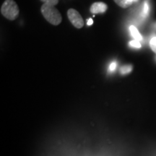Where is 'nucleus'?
Masks as SVG:
<instances>
[{"label": "nucleus", "mask_w": 156, "mask_h": 156, "mask_svg": "<svg viewBox=\"0 0 156 156\" xmlns=\"http://www.w3.org/2000/svg\"><path fill=\"white\" fill-rule=\"evenodd\" d=\"M43 16L51 25H58L62 23V17L61 13L56 8L55 6L44 4L41 9Z\"/></svg>", "instance_id": "1"}, {"label": "nucleus", "mask_w": 156, "mask_h": 156, "mask_svg": "<svg viewBox=\"0 0 156 156\" xmlns=\"http://www.w3.org/2000/svg\"><path fill=\"white\" fill-rule=\"evenodd\" d=\"M1 13L9 20H15L20 14V9L14 0H5L1 7Z\"/></svg>", "instance_id": "2"}, {"label": "nucleus", "mask_w": 156, "mask_h": 156, "mask_svg": "<svg viewBox=\"0 0 156 156\" xmlns=\"http://www.w3.org/2000/svg\"><path fill=\"white\" fill-rule=\"evenodd\" d=\"M68 19L69 20L70 23L73 24L75 28L80 29L84 26V20L83 17L78 12V11L75 9H69L67 11Z\"/></svg>", "instance_id": "3"}, {"label": "nucleus", "mask_w": 156, "mask_h": 156, "mask_svg": "<svg viewBox=\"0 0 156 156\" xmlns=\"http://www.w3.org/2000/svg\"><path fill=\"white\" fill-rule=\"evenodd\" d=\"M108 9V6L106 4L103 2H95L90 6V11L92 14H99V13L105 12Z\"/></svg>", "instance_id": "4"}, {"label": "nucleus", "mask_w": 156, "mask_h": 156, "mask_svg": "<svg viewBox=\"0 0 156 156\" xmlns=\"http://www.w3.org/2000/svg\"><path fill=\"white\" fill-rule=\"evenodd\" d=\"M115 3L122 8H127L132 5L133 2H136L138 0H114Z\"/></svg>", "instance_id": "5"}, {"label": "nucleus", "mask_w": 156, "mask_h": 156, "mask_svg": "<svg viewBox=\"0 0 156 156\" xmlns=\"http://www.w3.org/2000/svg\"><path fill=\"white\" fill-rule=\"evenodd\" d=\"M129 30H130V33H131L132 34V36L133 37V38L135 39L136 41H142V37L141 35H140V32L138 31L137 29L135 26H134V25H131V26L129 27Z\"/></svg>", "instance_id": "6"}, {"label": "nucleus", "mask_w": 156, "mask_h": 156, "mask_svg": "<svg viewBox=\"0 0 156 156\" xmlns=\"http://www.w3.org/2000/svg\"><path fill=\"white\" fill-rule=\"evenodd\" d=\"M149 14V5L147 2H144V7L143 9H142V12L141 13V16L143 17V18H145Z\"/></svg>", "instance_id": "7"}, {"label": "nucleus", "mask_w": 156, "mask_h": 156, "mask_svg": "<svg viewBox=\"0 0 156 156\" xmlns=\"http://www.w3.org/2000/svg\"><path fill=\"white\" fill-rule=\"evenodd\" d=\"M132 70V67L131 65H125V66H123L122 67H121L120 73H122V75H126V74L131 73Z\"/></svg>", "instance_id": "8"}, {"label": "nucleus", "mask_w": 156, "mask_h": 156, "mask_svg": "<svg viewBox=\"0 0 156 156\" xmlns=\"http://www.w3.org/2000/svg\"><path fill=\"white\" fill-rule=\"evenodd\" d=\"M150 46L151 49L156 54V37H153L150 41Z\"/></svg>", "instance_id": "9"}, {"label": "nucleus", "mask_w": 156, "mask_h": 156, "mask_svg": "<svg viewBox=\"0 0 156 156\" xmlns=\"http://www.w3.org/2000/svg\"><path fill=\"white\" fill-rule=\"evenodd\" d=\"M129 46H132V47L136 48H141V44H140L139 41H136V40H134V41H130Z\"/></svg>", "instance_id": "10"}, {"label": "nucleus", "mask_w": 156, "mask_h": 156, "mask_svg": "<svg viewBox=\"0 0 156 156\" xmlns=\"http://www.w3.org/2000/svg\"><path fill=\"white\" fill-rule=\"evenodd\" d=\"M44 4H47L48 5L56 6L58 2V0H41Z\"/></svg>", "instance_id": "11"}, {"label": "nucleus", "mask_w": 156, "mask_h": 156, "mask_svg": "<svg viewBox=\"0 0 156 156\" xmlns=\"http://www.w3.org/2000/svg\"><path fill=\"white\" fill-rule=\"evenodd\" d=\"M116 66H117V64L115 62H113L112 63H111V64L109 65V67H108L109 72H112H112L115 71V69H116Z\"/></svg>", "instance_id": "12"}, {"label": "nucleus", "mask_w": 156, "mask_h": 156, "mask_svg": "<svg viewBox=\"0 0 156 156\" xmlns=\"http://www.w3.org/2000/svg\"><path fill=\"white\" fill-rule=\"evenodd\" d=\"M93 20L92 18H90V19L87 20V25H93Z\"/></svg>", "instance_id": "13"}]
</instances>
